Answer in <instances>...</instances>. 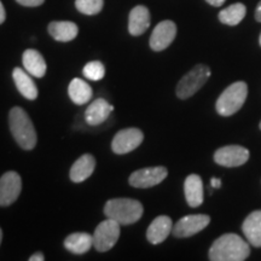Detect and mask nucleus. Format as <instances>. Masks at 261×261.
<instances>
[{
	"mask_svg": "<svg viewBox=\"0 0 261 261\" xmlns=\"http://www.w3.org/2000/svg\"><path fill=\"white\" fill-rule=\"evenodd\" d=\"M22 62H23L24 70L33 76L42 77L46 74V62H45L40 52L34 50V48H28L23 52Z\"/></svg>",
	"mask_w": 261,
	"mask_h": 261,
	"instance_id": "nucleus-19",
	"label": "nucleus"
},
{
	"mask_svg": "<svg viewBox=\"0 0 261 261\" xmlns=\"http://www.w3.org/2000/svg\"><path fill=\"white\" fill-rule=\"evenodd\" d=\"M75 6L81 14L85 15H97L102 11L104 6V0H76Z\"/></svg>",
	"mask_w": 261,
	"mask_h": 261,
	"instance_id": "nucleus-26",
	"label": "nucleus"
},
{
	"mask_svg": "<svg viewBox=\"0 0 261 261\" xmlns=\"http://www.w3.org/2000/svg\"><path fill=\"white\" fill-rule=\"evenodd\" d=\"M45 260V255L42 253H35L29 257V261H44Z\"/></svg>",
	"mask_w": 261,
	"mask_h": 261,
	"instance_id": "nucleus-28",
	"label": "nucleus"
},
{
	"mask_svg": "<svg viewBox=\"0 0 261 261\" xmlns=\"http://www.w3.org/2000/svg\"><path fill=\"white\" fill-rule=\"evenodd\" d=\"M246 14V5H243L242 3H236V4H232L227 6L226 9L221 10L219 12V19L221 23L224 24L237 25L244 18Z\"/></svg>",
	"mask_w": 261,
	"mask_h": 261,
	"instance_id": "nucleus-24",
	"label": "nucleus"
},
{
	"mask_svg": "<svg viewBox=\"0 0 261 261\" xmlns=\"http://www.w3.org/2000/svg\"><path fill=\"white\" fill-rule=\"evenodd\" d=\"M19 5L28 6V8H35V6H40L45 0H16Z\"/></svg>",
	"mask_w": 261,
	"mask_h": 261,
	"instance_id": "nucleus-27",
	"label": "nucleus"
},
{
	"mask_svg": "<svg viewBox=\"0 0 261 261\" xmlns=\"http://www.w3.org/2000/svg\"><path fill=\"white\" fill-rule=\"evenodd\" d=\"M205 2H207L208 4H211L212 6H221L225 2H226V0H205Z\"/></svg>",
	"mask_w": 261,
	"mask_h": 261,
	"instance_id": "nucleus-30",
	"label": "nucleus"
},
{
	"mask_svg": "<svg viewBox=\"0 0 261 261\" xmlns=\"http://www.w3.org/2000/svg\"><path fill=\"white\" fill-rule=\"evenodd\" d=\"M2 240H3V231L2 228H0V244H2Z\"/></svg>",
	"mask_w": 261,
	"mask_h": 261,
	"instance_id": "nucleus-33",
	"label": "nucleus"
},
{
	"mask_svg": "<svg viewBox=\"0 0 261 261\" xmlns=\"http://www.w3.org/2000/svg\"><path fill=\"white\" fill-rule=\"evenodd\" d=\"M255 19L257 22H261V2L257 4L255 10Z\"/></svg>",
	"mask_w": 261,
	"mask_h": 261,
	"instance_id": "nucleus-32",
	"label": "nucleus"
},
{
	"mask_svg": "<svg viewBox=\"0 0 261 261\" xmlns=\"http://www.w3.org/2000/svg\"><path fill=\"white\" fill-rule=\"evenodd\" d=\"M48 33L55 40L68 42L76 38L79 28L74 22L69 21H55L48 24Z\"/></svg>",
	"mask_w": 261,
	"mask_h": 261,
	"instance_id": "nucleus-21",
	"label": "nucleus"
},
{
	"mask_svg": "<svg viewBox=\"0 0 261 261\" xmlns=\"http://www.w3.org/2000/svg\"><path fill=\"white\" fill-rule=\"evenodd\" d=\"M144 135L138 128H125L119 130L112 142L113 151L117 155L128 154L143 143Z\"/></svg>",
	"mask_w": 261,
	"mask_h": 261,
	"instance_id": "nucleus-9",
	"label": "nucleus"
},
{
	"mask_svg": "<svg viewBox=\"0 0 261 261\" xmlns=\"http://www.w3.org/2000/svg\"><path fill=\"white\" fill-rule=\"evenodd\" d=\"M184 192L185 198L190 207H200L203 203V182H202L200 175L190 174L185 179Z\"/></svg>",
	"mask_w": 261,
	"mask_h": 261,
	"instance_id": "nucleus-15",
	"label": "nucleus"
},
{
	"mask_svg": "<svg viewBox=\"0 0 261 261\" xmlns=\"http://www.w3.org/2000/svg\"><path fill=\"white\" fill-rule=\"evenodd\" d=\"M5 18H6V14H5V9H4V6H3V4H2V2H0V24L3 23V22L5 21Z\"/></svg>",
	"mask_w": 261,
	"mask_h": 261,
	"instance_id": "nucleus-31",
	"label": "nucleus"
},
{
	"mask_svg": "<svg viewBox=\"0 0 261 261\" xmlns=\"http://www.w3.org/2000/svg\"><path fill=\"white\" fill-rule=\"evenodd\" d=\"M113 110L114 107L108 100L98 98L87 107L85 112V121L90 126H99L107 121Z\"/></svg>",
	"mask_w": 261,
	"mask_h": 261,
	"instance_id": "nucleus-13",
	"label": "nucleus"
},
{
	"mask_svg": "<svg viewBox=\"0 0 261 261\" xmlns=\"http://www.w3.org/2000/svg\"><path fill=\"white\" fill-rule=\"evenodd\" d=\"M259 41H260V45H261V34H260V39H259Z\"/></svg>",
	"mask_w": 261,
	"mask_h": 261,
	"instance_id": "nucleus-34",
	"label": "nucleus"
},
{
	"mask_svg": "<svg viewBox=\"0 0 261 261\" xmlns=\"http://www.w3.org/2000/svg\"><path fill=\"white\" fill-rule=\"evenodd\" d=\"M211 187L213 189H219L221 187V180L218 178H212L211 179Z\"/></svg>",
	"mask_w": 261,
	"mask_h": 261,
	"instance_id": "nucleus-29",
	"label": "nucleus"
},
{
	"mask_svg": "<svg viewBox=\"0 0 261 261\" xmlns=\"http://www.w3.org/2000/svg\"><path fill=\"white\" fill-rule=\"evenodd\" d=\"M84 76L91 81H99L106 76V68L102 62L92 61L84 67Z\"/></svg>",
	"mask_w": 261,
	"mask_h": 261,
	"instance_id": "nucleus-25",
	"label": "nucleus"
},
{
	"mask_svg": "<svg viewBox=\"0 0 261 261\" xmlns=\"http://www.w3.org/2000/svg\"><path fill=\"white\" fill-rule=\"evenodd\" d=\"M172 230L173 224L171 218L167 215H160L150 224L148 231H146V238L151 244H160L166 241Z\"/></svg>",
	"mask_w": 261,
	"mask_h": 261,
	"instance_id": "nucleus-14",
	"label": "nucleus"
},
{
	"mask_svg": "<svg viewBox=\"0 0 261 261\" xmlns=\"http://www.w3.org/2000/svg\"><path fill=\"white\" fill-rule=\"evenodd\" d=\"M249 254L248 241L236 233H225L214 241L208 255L212 261H243Z\"/></svg>",
	"mask_w": 261,
	"mask_h": 261,
	"instance_id": "nucleus-1",
	"label": "nucleus"
},
{
	"mask_svg": "<svg viewBox=\"0 0 261 261\" xmlns=\"http://www.w3.org/2000/svg\"><path fill=\"white\" fill-rule=\"evenodd\" d=\"M68 94H69L71 102L77 104V106H84L91 100L93 96V91L89 84L85 83L79 77H75L70 81L69 87H68Z\"/></svg>",
	"mask_w": 261,
	"mask_h": 261,
	"instance_id": "nucleus-23",
	"label": "nucleus"
},
{
	"mask_svg": "<svg viewBox=\"0 0 261 261\" xmlns=\"http://www.w3.org/2000/svg\"><path fill=\"white\" fill-rule=\"evenodd\" d=\"M212 71L205 64H197L181 77L177 85V96L180 99H188L194 96L211 77Z\"/></svg>",
	"mask_w": 261,
	"mask_h": 261,
	"instance_id": "nucleus-5",
	"label": "nucleus"
},
{
	"mask_svg": "<svg viewBox=\"0 0 261 261\" xmlns=\"http://www.w3.org/2000/svg\"><path fill=\"white\" fill-rule=\"evenodd\" d=\"M10 130L18 145L24 150H32L37 145V132L31 117L22 108L15 107L9 114Z\"/></svg>",
	"mask_w": 261,
	"mask_h": 261,
	"instance_id": "nucleus-2",
	"label": "nucleus"
},
{
	"mask_svg": "<svg viewBox=\"0 0 261 261\" xmlns=\"http://www.w3.org/2000/svg\"><path fill=\"white\" fill-rule=\"evenodd\" d=\"M248 86L244 81H236L230 85L218 98L215 104L218 114L221 116H231L236 114L246 102Z\"/></svg>",
	"mask_w": 261,
	"mask_h": 261,
	"instance_id": "nucleus-4",
	"label": "nucleus"
},
{
	"mask_svg": "<svg viewBox=\"0 0 261 261\" xmlns=\"http://www.w3.org/2000/svg\"><path fill=\"white\" fill-rule=\"evenodd\" d=\"M93 246V236L86 232L71 233L64 240V247L73 254L87 253Z\"/></svg>",
	"mask_w": 261,
	"mask_h": 261,
	"instance_id": "nucleus-22",
	"label": "nucleus"
},
{
	"mask_svg": "<svg viewBox=\"0 0 261 261\" xmlns=\"http://www.w3.org/2000/svg\"><path fill=\"white\" fill-rule=\"evenodd\" d=\"M177 35V25L172 21H162L156 25L150 37V47L156 52L167 48Z\"/></svg>",
	"mask_w": 261,
	"mask_h": 261,
	"instance_id": "nucleus-12",
	"label": "nucleus"
},
{
	"mask_svg": "<svg viewBox=\"0 0 261 261\" xmlns=\"http://www.w3.org/2000/svg\"><path fill=\"white\" fill-rule=\"evenodd\" d=\"M22 190V180L18 173L6 172L0 178V205L12 204L17 200Z\"/></svg>",
	"mask_w": 261,
	"mask_h": 261,
	"instance_id": "nucleus-11",
	"label": "nucleus"
},
{
	"mask_svg": "<svg viewBox=\"0 0 261 261\" xmlns=\"http://www.w3.org/2000/svg\"><path fill=\"white\" fill-rule=\"evenodd\" d=\"M168 175L166 167H148L133 172L129 175V185L137 189H148L160 184Z\"/></svg>",
	"mask_w": 261,
	"mask_h": 261,
	"instance_id": "nucleus-7",
	"label": "nucleus"
},
{
	"mask_svg": "<svg viewBox=\"0 0 261 261\" xmlns=\"http://www.w3.org/2000/svg\"><path fill=\"white\" fill-rule=\"evenodd\" d=\"M121 225L108 218L96 227L93 233V247L98 252H108L115 246L120 237Z\"/></svg>",
	"mask_w": 261,
	"mask_h": 261,
	"instance_id": "nucleus-6",
	"label": "nucleus"
},
{
	"mask_svg": "<svg viewBox=\"0 0 261 261\" xmlns=\"http://www.w3.org/2000/svg\"><path fill=\"white\" fill-rule=\"evenodd\" d=\"M96 168V160L91 154L80 156L70 169V180L74 182H83L90 178Z\"/></svg>",
	"mask_w": 261,
	"mask_h": 261,
	"instance_id": "nucleus-16",
	"label": "nucleus"
},
{
	"mask_svg": "<svg viewBox=\"0 0 261 261\" xmlns=\"http://www.w3.org/2000/svg\"><path fill=\"white\" fill-rule=\"evenodd\" d=\"M12 77L16 84V87L24 98L29 100H35L38 98V87L32 77L29 76V73L22 69V68H15L12 71Z\"/></svg>",
	"mask_w": 261,
	"mask_h": 261,
	"instance_id": "nucleus-20",
	"label": "nucleus"
},
{
	"mask_svg": "<svg viewBox=\"0 0 261 261\" xmlns=\"http://www.w3.org/2000/svg\"><path fill=\"white\" fill-rule=\"evenodd\" d=\"M143 213V204L132 198H113L108 201L104 207V214L121 226L137 223L142 218Z\"/></svg>",
	"mask_w": 261,
	"mask_h": 261,
	"instance_id": "nucleus-3",
	"label": "nucleus"
},
{
	"mask_svg": "<svg viewBox=\"0 0 261 261\" xmlns=\"http://www.w3.org/2000/svg\"><path fill=\"white\" fill-rule=\"evenodd\" d=\"M150 25V12L148 8L143 5L136 6L129 12L128 17V31L132 35L138 37V35L144 34L146 29Z\"/></svg>",
	"mask_w": 261,
	"mask_h": 261,
	"instance_id": "nucleus-17",
	"label": "nucleus"
},
{
	"mask_svg": "<svg viewBox=\"0 0 261 261\" xmlns=\"http://www.w3.org/2000/svg\"><path fill=\"white\" fill-rule=\"evenodd\" d=\"M259 127H260V129H261V122H260V125H259Z\"/></svg>",
	"mask_w": 261,
	"mask_h": 261,
	"instance_id": "nucleus-35",
	"label": "nucleus"
},
{
	"mask_svg": "<svg viewBox=\"0 0 261 261\" xmlns=\"http://www.w3.org/2000/svg\"><path fill=\"white\" fill-rule=\"evenodd\" d=\"M249 159V150L241 145H227L214 152V161L223 167H240Z\"/></svg>",
	"mask_w": 261,
	"mask_h": 261,
	"instance_id": "nucleus-10",
	"label": "nucleus"
},
{
	"mask_svg": "<svg viewBox=\"0 0 261 261\" xmlns=\"http://www.w3.org/2000/svg\"><path fill=\"white\" fill-rule=\"evenodd\" d=\"M242 231L250 246L261 247V211H255L246 218Z\"/></svg>",
	"mask_w": 261,
	"mask_h": 261,
	"instance_id": "nucleus-18",
	"label": "nucleus"
},
{
	"mask_svg": "<svg viewBox=\"0 0 261 261\" xmlns=\"http://www.w3.org/2000/svg\"><path fill=\"white\" fill-rule=\"evenodd\" d=\"M211 223V218L205 214H191L182 217L173 226L172 232L177 238H187L201 232Z\"/></svg>",
	"mask_w": 261,
	"mask_h": 261,
	"instance_id": "nucleus-8",
	"label": "nucleus"
}]
</instances>
